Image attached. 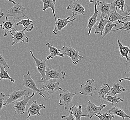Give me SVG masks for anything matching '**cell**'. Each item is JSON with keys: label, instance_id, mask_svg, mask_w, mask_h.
<instances>
[{"label": "cell", "instance_id": "43", "mask_svg": "<svg viewBox=\"0 0 130 120\" xmlns=\"http://www.w3.org/2000/svg\"><path fill=\"white\" fill-rule=\"evenodd\" d=\"M125 73H130V71H126V72H125Z\"/></svg>", "mask_w": 130, "mask_h": 120}, {"label": "cell", "instance_id": "29", "mask_svg": "<svg viewBox=\"0 0 130 120\" xmlns=\"http://www.w3.org/2000/svg\"><path fill=\"white\" fill-rule=\"evenodd\" d=\"M118 22L119 23L123 24V26L117 29L112 30V31H116L120 30H123L127 32L128 33H130V16H128L127 18H125L122 21H118Z\"/></svg>", "mask_w": 130, "mask_h": 120}, {"label": "cell", "instance_id": "4", "mask_svg": "<svg viewBox=\"0 0 130 120\" xmlns=\"http://www.w3.org/2000/svg\"><path fill=\"white\" fill-rule=\"evenodd\" d=\"M35 95V92L33 91L31 95H25L23 98V99L20 101H15L13 103V109L15 110V113L18 115H23L26 112V106L29 101Z\"/></svg>", "mask_w": 130, "mask_h": 120}, {"label": "cell", "instance_id": "45", "mask_svg": "<svg viewBox=\"0 0 130 120\" xmlns=\"http://www.w3.org/2000/svg\"><path fill=\"white\" fill-rule=\"evenodd\" d=\"M2 79H1V78H0V81H2Z\"/></svg>", "mask_w": 130, "mask_h": 120}, {"label": "cell", "instance_id": "11", "mask_svg": "<svg viewBox=\"0 0 130 120\" xmlns=\"http://www.w3.org/2000/svg\"><path fill=\"white\" fill-rule=\"evenodd\" d=\"M30 52L31 54L32 57L34 58V61L35 62L37 70L41 76V81H44L45 78V71L49 68L46 63V61H43V60L37 59L34 56V53L31 50H30Z\"/></svg>", "mask_w": 130, "mask_h": 120}, {"label": "cell", "instance_id": "3", "mask_svg": "<svg viewBox=\"0 0 130 120\" xmlns=\"http://www.w3.org/2000/svg\"><path fill=\"white\" fill-rule=\"evenodd\" d=\"M26 11L21 3H19L6 11V17H13V19L16 21L26 17Z\"/></svg>", "mask_w": 130, "mask_h": 120}, {"label": "cell", "instance_id": "20", "mask_svg": "<svg viewBox=\"0 0 130 120\" xmlns=\"http://www.w3.org/2000/svg\"><path fill=\"white\" fill-rule=\"evenodd\" d=\"M46 45L49 48L50 54L46 57V60H49L51 59H53L56 56H60L61 57H64V55L62 53L60 52V50H57V48L54 47L51 44V42H48L46 44Z\"/></svg>", "mask_w": 130, "mask_h": 120}, {"label": "cell", "instance_id": "39", "mask_svg": "<svg viewBox=\"0 0 130 120\" xmlns=\"http://www.w3.org/2000/svg\"><path fill=\"white\" fill-rule=\"evenodd\" d=\"M119 81L120 82H122L124 81H130V77H127V78H124L119 79Z\"/></svg>", "mask_w": 130, "mask_h": 120}, {"label": "cell", "instance_id": "41", "mask_svg": "<svg viewBox=\"0 0 130 120\" xmlns=\"http://www.w3.org/2000/svg\"><path fill=\"white\" fill-rule=\"evenodd\" d=\"M3 16H4V13H3V11L0 8V18H2Z\"/></svg>", "mask_w": 130, "mask_h": 120}, {"label": "cell", "instance_id": "16", "mask_svg": "<svg viewBox=\"0 0 130 120\" xmlns=\"http://www.w3.org/2000/svg\"><path fill=\"white\" fill-rule=\"evenodd\" d=\"M16 21L13 19H9L6 17L5 19L3 21V23L0 25V27L5 31L3 35L4 37L8 36V32H9L14 28V25L15 24Z\"/></svg>", "mask_w": 130, "mask_h": 120}, {"label": "cell", "instance_id": "27", "mask_svg": "<svg viewBox=\"0 0 130 120\" xmlns=\"http://www.w3.org/2000/svg\"><path fill=\"white\" fill-rule=\"evenodd\" d=\"M108 84L107 83L103 84L99 89H97V92L100 99L101 100H104L105 97L109 93L111 89Z\"/></svg>", "mask_w": 130, "mask_h": 120}, {"label": "cell", "instance_id": "21", "mask_svg": "<svg viewBox=\"0 0 130 120\" xmlns=\"http://www.w3.org/2000/svg\"><path fill=\"white\" fill-rule=\"evenodd\" d=\"M126 91V89L122 86L119 83L115 82L112 84V88H111L107 95L115 96L116 94H120L123 92Z\"/></svg>", "mask_w": 130, "mask_h": 120}, {"label": "cell", "instance_id": "46", "mask_svg": "<svg viewBox=\"0 0 130 120\" xmlns=\"http://www.w3.org/2000/svg\"><path fill=\"white\" fill-rule=\"evenodd\" d=\"M27 120H29V119H27Z\"/></svg>", "mask_w": 130, "mask_h": 120}, {"label": "cell", "instance_id": "44", "mask_svg": "<svg viewBox=\"0 0 130 120\" xmlns=\"http://www.w3.org/2000/svg\"><path fill=\"white\" fill-rule=\"evenodd\" d=\"M106 2H107V3H109L110 0H106Z\"/></svg>", "mask_w": 130, "mask_h": 120}, {"label": "cell", "instance_id": "7", "mask_svg": "<svg viewBox=\"0 0 130 120\" xmlns=\"http://www.w3.org/2000/svg\"><path fill=\"white\" fill-rule=\"evenodd\" d=\"M88 105L86 108L85 109V111L86 113V116H87L89 119H91L94 115L97 114H101V112L104 108L106 107L107 105H105L103 103L102 104L99 106H97L90 102L89 100H88Z\"/></svg>", "mask_w": 130, "mask_h": 120}, {"label": "cell", "instance_id": "23", "mask_svg": "<svg viewBox=\"0 0 130 120\" xmlns=\"http://www.w3.org/2000/svg\"><path fill=\"white\" fill-rule=\"evenodd\" d=\"M96 3H97V6H99L101 12V16L104 18L106 16L108 15L111 12L110 8L112 3H106L102 2Z\"/></svg>", "mask_w": 130, "mask_h": 120}, {"label": "cell", "instance_id": "42", "mask_svg": "<svg viewBox=\"0 0 130 120\" xmlns=\"http://www.w3.org/2000/svg\"><path fill=\"white\" fill-rule=\"evenodd\" d=\"M7 1H8L10 2H11V3H13V4H14V5H15V4H16L15 2H14V1H13V0H7Z\"/></svg>", "mask_w": 130, "mask_h": 120}, {"label": "cell", "instance_id": "28", "mask_svg": "<svg viewBox=\"0 0 130 120\" xmlns=\"http://www.w3.org/2000/svg\"><path fill=\"white\" fill-rule=\"evenodd\" d=\"M43 3V11H45L48 8H51L52 9V12L53 15L55 18V22L57 21L56 16L55 14V3H56V0H41Z\"/></svg>", "mask_w": 130, "mask_h": 120}, {"label": "cell", "instance_id": "31", "mask_svg": "<svg viewBox=\"0 0 130 120\" xmlns=\"http://www.w3.org/2000/svg\"><path fill=\"white\" fill-rule=\"evenodd\" d=\"M6 68L5 66L0 65V69H1V72H0V78L1 79H9L11 82L15 83V81L13 79V78H12L8 74L7 71L5 70V69Z\"/></svg>", "mask_w": 130, "mask_h": 120}, {"label": "cell", "instance_id": "37", "mask_svg": "<svg viewBox=\"0 0 130 120\" xmlns=\"http://www.w3.org/2000/svg\"><path fill=\"white\" fill-rule=\"evenodd\" d=\"M125 6L127 8L126 10L120 14L123 16H130V7L126 5H125Z\"/></svg>", "mask_w": 130, "mask_h": 120}, {"label": "cell", "instance_id": "34", "mask_svg": "<svg viewBox=\"0 0 130 120\" xmlns=\"http://www.w3.org/2000/svg\"><path fill=\"white\" fill-rule=\"evenodd\" d=\"M95 115L100 120H112L115 117V115H111L110 113L108 114L107 112L99 115L96 114Z\"/></svg>", "mask_w": 130, "mask_h": 120}, {"label": "cell", "instance_id": "12", "mask_svg": "<svg viewBox=\"0 0 130 120\" xmlns=\"http://www.w3.org/2000/svg\"><path fill=\"white\" fill-rule=\"evenodd\" d=\"M66 75L64 71L58 69H50V68L45 71V78L44 81L51 79H59L63 80Z\"/></svg>", "mask_w": 130, "mask_h": 120}, {"label": "cell", "instance_id": "6", "mask_svg": "<svg viewBox=\"0 0 130 120\" xmlns=\"http://www.w3.org/2000/svg\"><path fill=\"white\" fill-rule=\"evenodd\" d=\"M60 50V51H64V52L62 54L64 55H67L72 60V62L75 65H76L78 64L80 59L83 58V56L80 55L78 51H77L72 47H68L64 45L62 49Z\"/></svg>", "mask_w": 130, "mask_h": 120}, {"label": "cell", "instance_id": "35", "mask_svg": "<svg viewBox=\"0 0 130 120\" xmlns=\"http://www.w3.org/2000/svg\"><path fill=\"white\" fill-rule=\"evenodd\" d=\"M6 97V95L3 94V93H0V111L2 110L3 108L5 107V100L4 98Z\"/></svg>", "mask_w": 130, "mask_h": 120}, {"label": "cell", "instance_id": "14", "mask_svg": "<svg viewBox=\"0 0 130 120\" xmlns=\"http://www.w3.org/2000/svg\"><path fill=\"white\" fill-rule=\"evenodd\" d=\"M70 18V17L69 16L66 18L62 19L58 18L57 19V21L55 22V26L53 30V33L54 35H57L58 33V32L67 26V25L69 23L73 22L76 19L75 18L69 20Z\"/></svg>", "mask_w": 130, "mask_h": 120}, {"label": "cell", "instance_id": "38", "mask_svg": "<svg viewBox=\"0 0 130 120\" xmlns=\"http://www.w3.org/2000/svg\"><path fill=\"white\" fill-rule=\"evenodd\" d=\"M69 116L66 115H61V118L62 119H65L66 120H75V118L74 117L73 115L72 114H70Z\"/></svg>", "mask_w": 130, "mask_h": 120}, {"label": "cell", "instance_id": "25", "mask_svg": "<svg viewBox=\"0 0 130 120\" xmlns=\"http://www.w3.org/2000/svg\"><path fill=\"white\" fill-rule=\"evenodd\" d=\"M107 23V19L105 17L104 18L101 16L100 21L99 22V23L97 26L94 25V29H95L94 34H97L101 33L102 36L103 35V31L105 29V27L106 26V24Z\"/></svg>", "mask_w": 130, "mask_h": 120}, {"label": "cell", "instance_id": "24", "mask_svg": "<svg viewBox=\"0 0 130 120\" xmlns=\"http://www.w3.org/2000/svg\"><path fill=\"white\" fill-rule=\"evenodd\" d=\"M117 43L118 45V48L120 50V52L121 55V57H125L126 59V63L130 61V57L129 56V54L130 53V49L128 46H125L121 43L120 40H117Z\"/></svg>", "mask_w": 130, "mask_h": 120}, {"label": "cell", "instance_id": "17", "mask_svg": "<svg viewBox=\"0 0 130 120\" xmlns=\"http://www.w3.org/2000/svg\"><path fill=\"white\" fill-rule=\"evenodd\" d=\"M94 14L89 18L88 23V26L86 27V29H89L88 36H89L91 33L92 29L94 27V26L98 21V16L99 15V11L97 9V3H95L94 5Z\"/></svg>", "mask_w": 130, "mask_h": 120}, {"label": "cell", "instance_id": "1", "mask_svg": "<svg viewBox=\"0 0 130 120\" xmlns=\"http://www.w3.org/2000/svg\"><path fill=\"white\" fill-rule=\"evenodd\" d=\"M22 85L26 88L31 89L33 91H35L37 93L39 94L42 97L44 98V101L50 99V97L48 93L41 91L39 89L37 88L35 81L31 78L29 71L27 72L26 74L23 75V81L22 82Z\"/></svg>", "mask_w": 130, "mask_h": 120}, {"label": "cell", "instance_id": "40", "mask_svg": "<svg viewBox=\"0 0 130 120\" xmlns=\"http://www.w3.org/2000/svg\"><path fill=\"white\" fill-rule=\"evenodd\" d=\"M101 0H89V2L90 3H94V2H95V3H98L101 2L100 1Z\"/></svg>", "mask_w": 130, "mask_h": 120}, {"label": "cell", "instance_id": "47", "mask_svg": "<svg viewBox=\"0 0 130 120\" xmlns=\"http://www.w3.org/2000/svg\"><path fill=\"white\" fill-rule=\"evenodd\" d=\"M0 117H1V116H0Z\"/></svg>", "mask_w": 130, "mask_h": 120}, {"label": "cell", "instance_id": "30", "mask_svg": "<svg viewBox=\"0 0 130 120\" xmlns=\"http://www.w3.org/2000/svg\"><path fill=\"white\" fill-rule=\"evenodd\" d=\"M125 2V0H115L113 3H112L110 8L111 10H115V8L117 7L122 12H124Z\"/></svg>", "mask_w": 130, "mask_h": 120}, {"label": "cell", "instance_id": "5", "mask_svg": "<svg viewBox=\"0 0 130 120\" xmlns=\"http://www.w3.org/2000/svg\"><path fill=\"white\" fill-rule=\"evenodd\" d=\"M9 33L13 38V42L11 43L12 46L17 43H28L29 42L28 38L25 34V31L23 30L18 31L14 27L9 31Z\"/></svg>", "mask_w": 130, "mask_h": 120}, {"label": "cell", "instance_id": "8", "mask_svg": "<svg viewBox=\"0 0 130 120\" xmlns=\"http://www.w3.org/2000/svg\"><path fill=\"white\" fill-rule=\"evenodd\" d=\"M94 79L88 80L85 84H82L80 86V91L79 94L84 95L87 96H93L97 89L94 85Z\"/></svg>", "mask_w": 130, "mask_h": 120}, {"label": "cell", "instance_id": "9", "mask_svg": "<svg viewBox=\"0 0 130 120\" xmlns=\"http://www.w3.org/2000/svg\"><path fill=\"white\" fill-rule=\"evenodd\" d=\"M62 92L59 94V105L64 106L65 110H67L68 106L72 102L73 97L75 95L79 94V92L77 93H72L66 89L62 90Z\"/></svg>", "mask_w": 130, "mask_h": 120}, {"label": "cell", "instance_id": "22", "mask_svg": "<svg viewBox=\"0 0 130 120\" xmlns=\"http://www.w3.org/2000/svg\"><path fill=\"white\" fill-rule=\"evenodd\" d=\"M82 106L80 105L78 107L73 105L69 110V113L72 114L75 117V120H81L82 117H86V115H83L82 111Z\"/></svg>", "mask_w": 130, "mask_h": 120}, {"label": "cell", "instance_id": "36", "mask_svg": "<svg viewBox=\"0 0 130 120\" xmlns=\"http://www.w3.org/2000/svg\"><path fill=\"white\" fill-rule=\"evenodd\" d=\"M0 65L5 66L7 68H8V69H10V68L8 64V63H7L5 58L3 56V55L1 54H0Z\"/></svg>", "mask_w": 130, "mask_h": 120}, {"label": "cell", "instance_id": "10", "mask_svg": "<svg viewBox=\"0 0 130 120\" xmlns=\"http://www.w3.org/2000/svg\"><path fill=\"white\" fill-rule=\"evenodd\" d=\"M66 9L70 10L72 12L73 15L71 18H73L75 15L84 14L85 12V8L82 5L81 2L79 0H73L72 3L68 6Z\"/></svg>", "mask_w": 130, "mask_h": 120}, {"label": "cell", "instance_id": "15", "mask_svg": "<svg viewBox=\"0 0 130 120\" xmlns=\"http://www.w3.org/2000/svg\"><path fill=\"white\" fill-rule=\"evenodd\" d=\"M45 106L43 104L38 105V102L36 100H33L31 103V105L27 110L28 113L27 119H28L31 116L37 115L40 116L41 114L40 113V110L42 109H45Z\"/></svg>", "mask_w": 130, "mask_h": 120}, {"label": "cell", "instance_id": "2", "mask_svg": "<svg viewBox=\"0 0 130 120\" xmlns=\"http://www.w3.org/2000/svg\"><path fill=\"white\" fill-rule=\"evenodd\" d=\"M39 82L42 83V87L39 90L44 92L53 94L63 90L59 86L60 84L59 81L56 79H51L44 81H41Z\"/></svg>", "mask_w": 130, "mask_h": 120}, {"label": "cell", "instance_id": "18", "mask_svg": "<svg viewBox=\"0 0 130 120\" xmlns=\"http://www.w3.org/2000/svg\"><path fill=\"white\" fill-rule=\"evenodd\" d=\"M17 26L22 25L23 26V31L25 32H30L34 28V24L32 21L29 18L22 19L21 21H19L16 24Z\"/></svg>", "mask_w": 130, "mask_h": 120}, {"label": "cell", "instance_id": "33", "mask_svg": "<svg viewBox=\"0 0 130 120\" xmlns=\"http://www.w3.org/2000/svg\"><path fill=\"white\" fill-rule=\"evenodd\" d=\"M119 24H120L119 22L117 23H113L112 22L107 21V23L105 27L104 33L102 36V38H104L107 35L112 32V28L113 27H117V25Z\"/></svg>", "mask_w": 130, "mask_h": 120}, {"label": "cell", "instance_id": "26", "mask_svg": "<svg viewBox=\"0 0 130 120\" xmlns=\"http://www.w3.org/2000/svg\"><path fill=\"white\" fill-rule=\"evenodd\" d=\"M107 110L110 114L111 115H116L121 117L123 120H125V118L127 117L130 119V116L126 114L125 113V112L122 109H120V108L117 106H113L110 109H108Z\"/></svg>", "mask_w": 130, "mask_h": 120}, {"label": "cell", "instance_id": "32", "mask_svg": "<svg viewBox=\"0 0 130 120\" xmlns=\"http://www.w3.org/2000/svg\"><path fill=\"white\" fill-rule=\"evenodd\" d=\"M103 100L105 102H109L110 103L112 104V105L117 104L124 101V100L121 98L120 97L112 96L107 95L105 97Z\"/></svg>", "mask_w": 130, "mask_h": 120}, {"label": "cell", "instance_id": "13", "mask_svg": "<svg viewBox=\"0 0 130 120\" xmlns=\"http://www.w3.org/2000/svg\"><path fill=\"white\" fill-rule=\"evenodd\" d=\"M25 95H30L29 92L27 90H18L14 91L9 95H6V96L9 97L5 103L6 106H8L13 102H15L17 100L20 99L21 97H23Z\"/></svg>", "mask_w": 130, "mask_h": 120}, {"label": "cell", "instance_id": "19", "mask_svg": "<svg viewBox=\"0 0 130 120\" xmlns=\"http://www.w3.org/2000/svg\"><path fill=\"white\" fill-rule=\"evenodd\" d=\"M118 8H115V10H111L109 14L106 16V18L107 19V21L113 22L115 21H122L125 18H127L128 16H123L121 15L120 14H119L117 12Z\"/></svg>", "mask_w": 130, "mask_h": 120}]
</instances>
